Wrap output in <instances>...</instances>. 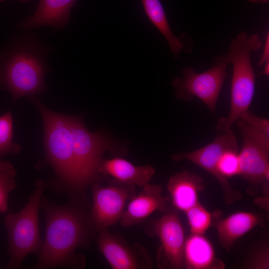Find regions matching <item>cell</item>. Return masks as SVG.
<instances>
[{"label":"cell","instance_id":"obj_1","mask_svg":"<svg viewBox=\"0 0 269 269\" xmlns=\"http://www.w3.org/2000/svg\"><path fill=\"white\" fill-rule=\"evenodd\" d=\"M82 202L86 201L72 198L66 204L58 205L41 198L45 235L34 269L84 266V259L75 252L89 245L93 229Z\"/></svg>","mask_w":269,"mask_h":269},{"label":"cell","instance_id":"obj_2","mask_svg":"<svg viewBox=\"0 0 269 269\" xmlns=\"http://www.w3.org/2000/svg\"><path fill=\"white\" fill-rule=\"evenodd\" d=\"M50 50L33 32L28 31L0 52V88L9 92L13 103L46 91Z\"/></svg>","mask_w":269,"mask_h":269},{"label":"cell","instance_id":"obj_3","mask_svg":"<svg viewBox=\"0 0 269 269\" xmlns=\"http://www.w3.org/2000/svg\"><path fill=\"white\" fill-rule=\"evenodd\" d=\"M27 99L38 108L43 127L45 157L38 167L49 164L53 168L55 178L51 184L55 191L65 192L71 198L85 200L78 185L69 116L49 109L36 96Z\"/></svg>","mask_w":269,"mask_h":269},{"label":"cell","instance_id":"obj_4","mask_svg":"<svg viewBox=\"0 0 269 269\" xmlns=\"http://www.w3.org/2000/svg\"><path fill=\"white\" fill-rule=\"evenodd\" d=\"M263 42L257 33L248 35L242 31L233 39L225 54L229 64L233 65L231 87L230 110L226 118L219 119L217 131L226 132L240 120L249 111L255 92L256 78L251 60L252 51L258 50Z\"/></svg>","mask_w":269,"mask_h":269},{"label":"cell","instance_id":"obj_5","mask_svg":"<svg viewBox=\"0 0 269 269\" xmlns=\"http://www.w3.org/2000/svg\"><path fill=\"white\" fill-rule=\"evenodd\" d=\"M47 187L43 180L35 183V189L26 205L16 213H8L4 225L8 238L9 261L6 267L19 269L29 254L38 256L42 241L39 226V209L42 193Z\"/></svg>","mask_w":269,"mask_h":269},{"label":"cell","instance_id":"obj_6","mask_svg":"<svg viewBox=\"0 0 269 269\" xmlns=\"http://www.w3.org/2000/svg\"><path fill=\"white\" fill-rule=\"evenodd\" d=\"M72 147L79 188L85 198L86 189L96 182L105 151L118 153L114 141L101 132L92 133L79 116H69Z\"/></svg>","mask_w":269,"mask_h":269},{"label":"cell","instance_id":"obj_7","mask_svg":"<svg viewBox=\"0 0 269 269\" xmlns=\"http://www.w3.org/2000/svg\"><path fill=\"white\" fill-rule=\"evenodd\" d=\"M236 123L243 137L239 175L248 183L247 193L256 196L269 188V136L241 120Z\"/></svg>","mask_w":269,"mask_h":269},{"label":"cell","instance_id":"obj_8","mask_svg":"<svg viewBox=\"0 0 269 269\" xmlns=\"http://www.w3.org/2000/svg\"><path fill=\"white\" fill-rule=\"evenodd\" d=\"M228 64L224 55L215 58L212 66L201 73H197L190 67L184 68L182 70L183 79L176 77L172 82L176 96L186 102L196 97L214 114L227 76Z\"/></svg>","mask_w":269,"mask_h":269},{"label":"cell","instance_id":"obj_9","mask_svg":"<svg viewBox=\"0 0 269 269\" xmlns=\"http://www.w3.org/2000/svg\"><path fill=\"white\" fill-rule=\"evenodd\" d=\"M91 185L93 203L89 220L93 229L100 232L121 220L127 201L135 196L134 187L122 183L104 187L97 182Z\"/></svg>","mask_w":269,"mask_h":269},{"label":"cell","instance_id":"obj_10","mask_svg":"<svg viewBox=\"0 0 269 269\" xmlns=\"http://www.w3.org/2000/svg\"><path fill=\"white\" fill-rule=\"evenodd\" d=\"M177 210L168 209L152 224V232L161 242L164 266L173 269H184L183 251L185 240L184 228Z\"/></svg>","mask_w":269,"mask_h":269},{"label":"cell","instance_id":"obj_11","mask_svg":"<svg viewBox=\"0 0 269 269\" xmlns=\"http://www.w3.org/2000/svg\"><path fill=\"white\" fill-rule=\"evenodd\" d=\"M100 251L114 269H150L152 262L145 249L139 244L130 246L107 230L99 232Z\"/></svg>","mask_w":269,"mask_h":269},{"label":"cell","instance_id":"obj_12","mask_svg":"<svg viewBox=\"0 0 269 269\" xmlns=\"http://www.w3.org/2000/svg\"><path fill=\"white\" fill-rule=\"evenodd\" d=\"M221 133L208 144L192 151L173 154L171 159L175 161L188 160L210 173L220 184L221 180L217 171L218 161L226 150L239 149L236 136L231 129Z\"/></svg>","mask_w":269,"mask_h":269},{"label":"cell","instance_id":"obj_13","mask_svg":"<svg viewBox=\"0 0 269 269\" xmlns=\"http://www.w3.org/2000/svg\"><path fill=\"white\" fill-rule=\"evenodd\" d=\"M162 189L157 184H147L136 196L131 199L124 210L121 224L123 227L134 225L145 219L156 211L168 209L169 197L164 196Z\"/></svg>","mask_w":269,"mask_h":269},{"label":"cell","instance_id":"obj_14","mask_svg":"<svg viewBox=\"0 0 269 269\" xmlns=\"http://www.w3.org/2000/svg\"><path fill=\"white\" fill-rule=\"evenodd\" d=\"M77 0H40L35 12L22 19L17 27L31 30L42 26L61 29L70 22V11Z\"/></svg>","mask_w":269,"mask_h":269},{"label":"cell","instance_id":"obj_15","mask_svg":"<svg viewBox=\"0 0 269 269\" xmlns=\"http://www.w3.org/2000/svg\"><path fill=\"white\" fill-rule=\"evenodd\" d=\"M222 216L220 212L213 226L216 229L219 244L227 251H230L237 240L253 229L265 225V218L259 213L239 211L224 218Z\"/></svg>","mask_w":269,"mask_h":269},{"label":"cell","instance_id":"obj_16","mask_svg":"<svg viewBox=\"0 0 269 269\" xmlns=\"http://www.w3.org/2000/svg\"><path fill=\"white\" fill-rule=\"evenodd\" d=\"M167 188L175 209L185 212L199 202V194L205 187L200 175L185 170L172 175Z\"/></svg>","mask_w":269,"mask_h":269},{"label":"cell","instance_id":"obj_17","mask_svg":"<svg viewBox=\"0 0 269 269\" xmlns=\"http://www.w3.org/2000/svg\"><path fill=\"white\" fill-rule=\"evenodd\" d=\"M184 268L188 269H224V262L216 256L214 246L204 235L191 234L185 238Z\"/></svg>","mask_w":269,"mask_h":269},{"label":"cell","instance_id":"obj_18","mask_svg":"<svg viewBox=\"0 0 269 269\" xmlns=\"http://www.w3.org/2000/svg\"><path fill=\"white\" fill-rule=\"evenodd\" d=\"M144 10L151 23L166 40L175 58L182 51L190 53L193 51L191 36L188 33L176 36L173 33L160 0H141Z\"/></svg>","mask_w":269,"mask_h":269},{"label":"cell","instance_id":"obj_19","mask_svg":"<svg viewBox=\"0 0 269 269\" xmlns=\"http://www.w3.org/2000/svg\"><path fill=\"white\" fill-rule=\"evenodd\" d=\"M99 172L112 176L122 184L133 187H143L149 183L155 170L150 165L135 166L127 160L115 157L103 159Z\"/></svg>","mask_w":269,"mask_h":269},{"label":"cell","instance_id":"obj_20","mask_svg":"<svg viewBox=\"0 0 269 269\" xmlns=\"http://www.w3.org/2000/svg\"><path fill=\"white\" fill-rule=\"evenodd\" d=\"M220 212L211 213L199 202L185 211L191 234L204 235Z\"/></svg>","mask_w":269,"mask_h":269},{"label":"cell","instance_id":"obj_21","mask_svg":"<svg viewBox=\"0 0 269 269\" xmlns=\"http://www.w3.org/2000/svg\"><path fill=\"white\" fill-rule=\"evenodd\" d=\"M13 124L11 111L0 116V159L18 154L21 150L20 145L13 140Z\"/></svg>","mask_w":269,"mask_h":269},{"label":"cell","instance_id":"obj_22","mask_svg":"<svg viewBox=\"0 0 269 269\" xmlns=\"http://www.w3.org/2000/svg\"><path fill=\"white\" fill-rule=\"evenodd\" d=\"M16 170L10 162L0 159V213H8V196L16 187Z\"/></svg>","mask_w":269,"mask_h":269},{"label":"cell","instance_id":"obj_23","mask_svg":"<svg viewBox=\"0 0 269 269\" xmlns=\"http://www.w3.org/2000/svg\"><path fill=\"white\" fill-rule=\"evenodd\" d=\"M240 267L246 269H269V244L267 237L256 246Z\"/></svg>","mask_w":269,"mask_h":269},{"label":"cell","instance_id":"obj_24","mask_svg":"<svg viewBox=\"0 0 269 269\" xmlns=\"http://www.w3.org/2000/svg\"><path fill=\"white\" fill-rule=\"evenodd\" d=\"M241 120L269 136V120L268 119L258 117L249 110Z\"/></svg>","mask_w":269,"mask_h":269},{"label":"cell","instance_id":"obj_25","mask_svg":"<svg viewBox=\"0 0 269 269\" xmlns=\"http://www.w3.org/2000/svg\"><path fill=\"white\" fill-rule=\"evenodd\" d=\"M269 60V33L267 34L264 50L261 59L259 62V66H261Z\"/></svg>","mask_w":269,"mask_h":269},{"label":"cell","instance_id":"obj_26","mask_svg":"<svg viewBox=\"0 0 269 269\" xmlns=\"http://www.w3.org/2000/svg\"><path fill=\"white\" fill-rule=\"evenodd\" d=\"M264 69L261 75L269 76V60L267 61L265 64Z\"/></svg>","mask_w":269,"mask_h":269},{"label":"cell","instance_id":"obj_27","mask_svg":"<svg viewBox=\"0 0 269 269\" xmlns=\"http://www.w3.org/2000/svg\"><path fill=\"white\" fill-rule=\"evenodd\" d=\"M249 1L254 3H267L269 0H248Z\"/></svg>","mask_w":269,"mask_h":269},{"label":"cell","instance_id":"obj_28","mask_svg":"<svg viewBox=\"0 0 269 269\" xmlns=\"http://www.w3.org/2000/svg\"><path fill=\"white\" fill-rule=\"evenodd\" d=\"M19 0L21 1V2H28L30 0Z\"/></svg>","mask_w":269,"mask_h":269},{"label":"cell","instance_id":"obj_29","mask_svg":"<svg viewBox=\"0 0 269 269\" xmlns=\"http://www.w3.org/2000/svg\"><path fill=\"white\" fill-rule=\"evenodd\" d=\"M3 0H0V2L2 1Z\"/></svg>","mask_w":269,"mask_h":269}]
</instances>
